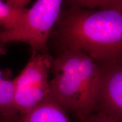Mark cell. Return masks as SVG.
<instances>
[{"instance_id": "obj_1", "label": "cell", "mask_w": 122, "mask_h": 122, "mask_svg": "<svg viewBox=\"0 0 122 122\" xmlns=\"http://www.w3.org/2000/svg\"><path fill=\"white\" fill-rule=\"evenodd\" d=\"M65 50L79 51L97 64L122 60V7L72 9L54 26Z\"/></svg>"}, {"instance_id": "obj_2", "label": "cell", "mask_w": 122, "mask_h": 122, "mask_svg": "<svg viewBox=\"0 0 122 122\" xmlns=\"http://www.w3.org/2000/svg\"><path fill=\"white\" fill-rule=\"evenodd\" d=\"M53 78L49 80L50 97L66 111L83 119L95 111L99 66L79 51L65 50L52 58Z\"/></svg>"}, {"instance_id": "obj_3", "label": "cell", "mask_w": 122, "mask_h": 122, "mask_svg": "<svg viewBox=\"0 0 122 122\" xmlns=\"http://www.w3.org/2000/svg\"><path fill=\"white\" fill-rule=\"evenodd\" d=\"M62 4L61 0L36 1L24 10L13 28L1 30L0 42H23L32 52L48 54V40L60 17Z\"/></svg>"}, {"instance_id": "obj_4", "label": "cell", "mask_w": 122, "mask_h": 122, "mask_svg": "<svg viewBox=\"0 0 122 122\" xmlns=\"http://www.w3.org/2000/svg\"><path fill=\"white\" fill-rule=\"evenodd\" d=\"M51 61L49 54L32 52L25 67L13 79L14 106L19 116L28 113L51 98L48 79Z\"/></svg>"}, {"instance_id": "obj_5", "label": "cell", "mask_w": 122, "mask_h": 122, "mask_svg": "<svg viewBox=\"0 0 122 122\" xmlns=\"http://www.w3.org/2000/svg\"><path fill=\"white\" fill-rule=\"evenodd\" d=\"M98 65L100 76L94 112L122 122V60Z\"/></svg>"}, {"instance_id": "obj_6", "label": "cell", "mask_w": 122, "mask_h": 122, "mask_svg": "<svg viewBox=\"0 0 122 122\" xmlns=\"http://www.w3.org/2000/svg\"><path fill=\"white\" fill-rule=\"evenodd\" d=\"M17 122H72L66 111L52 98L28 113L18 117Z\"/></svg>"}, {"instance_id": "obj_7", "label": "cell", "mask_w": 122, "mask_h": 122, "mask_svg": "<svg viewBox=\"0 0 122 122\" xmlns=\"http://www.w3.org/2000/svg\"><path fill=\"white\" fill-rule=\"evenodd\" d=\"M7 75L0 69V117L16 122L19 115L14 106L13 81Z\"/></svg>"}, {"instance_id": "obj_8", "label": "cell", "mask_w": 122, "mask_h": 122, "mask_svg": "<svg viewBox=\"0 0 122 122\" xmlns=\"http://www.w3.org/2000/svg\"><path fill=\"white\" fill-rule=\"evenodd\" d=\"M30 1H0V27L2 30H10L16 24Z\"/></svg>"}, {"instance_id": "obj_9", "label": "cell", "mask_w": 122, "mask_h": 122, "mask_svg": "<svg viewBox=\"0 0 122 122\" xmlns=\"http://www.w3.org/2000/svg\"><path fill=\"white\" fill-rule=\"evenodd\" d=\"M72 6L81 8L93 10L97 8L98 10L111 8L122 7V1H70Z\"/></svg>"}, {"instance_id": "obj_10", "label": "cell", "mask_w": 122, "mask_h": 122, "mask_svg": "<svg viewBox=\"0 0 122 122\" xmlns=\"http://www.w3.org/2000/svg\"><path fill=\"white\" fill-rule=\"evenodd\" d=\"M80 121L81 122H122L107 117L103 114L96 112H93Z\"/></svg>"}, {"instance_id": "obj_11", "label": "cell", "mask_w": 122, "mask_h": 122, "mask_svg": "<svg viewBox=\"0 0 122 122\" xmlns=\"http://www.w3.org/2000/svg\"><path fill=\"white\" fill-rule=\"evenodd\" d=\"M0 122H9L7 121V120L5 119L4 118H2V117H0Z\"/></svg>"}, {"instance_id": "obj_12", "label": "cell", "mask_w": 122, "mask_h": 122, "mask_svg": "<svg viewBox=\"0 0 122 122\" xmlns=\"http://www.w3.org/2000/svg\"><path fill=\"white\" fill-rule=\"evenodd\" d=\"M0 32H1V31H0Z\"/></svg>"}]
</instances>
